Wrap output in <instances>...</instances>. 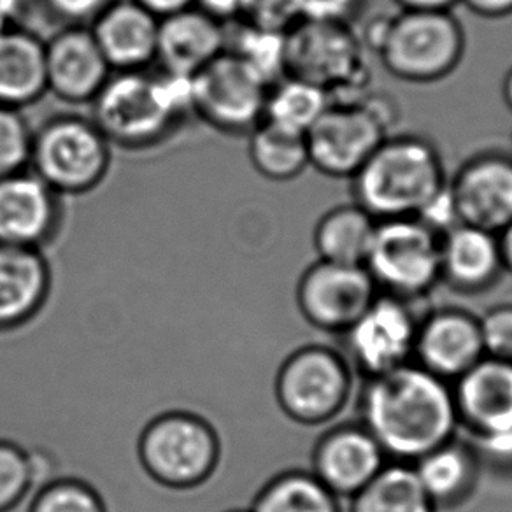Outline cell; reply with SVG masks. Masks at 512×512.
Listing matches in <instances>:
<instances>
[{
  "mask_svg": "<svg viewBox=\"0 0 512 512\" xmlns=\"http://www.w3.org/2000/svg\"><path fill=\"white\" fill-rule=\"evenodd\" d=\"M362 418L384 455L411 465L453 441L460 427L448 381L413 362L369 377Z\"/></svg>",
  "mask_w": 512,
  "mask_h": 512,
  "instance_id": "1",
  "label": "cell"
},
{
  "mask_svg": "<svg viewBox=\"0 0 512 512\" xmlns=\"http://www.w3.org/2000/svg\"><path fill=\"white\" fill-rule=\"evenodd\" d=\"M193 114L192 76L113 72L92 100V120L111 146L148 150L178 132Z\"/></svg>",
  "mask_w": 512,
  "mask_h": 512,
  "instance_id": "2",
  "label": "cell"
},
{
  "mask_svg": "<svg viewBox=\"0 0 512 512\" xmlns=\"http://www.w3.org/2000/svg\"><path fill=\"white\" fill-rule=\"evenodd\" d=\"M439 146L421 134L384 139L351 181V199L377 221L418 216L448 185Z\"/></svg>",
  "mask_w": 512,
  "mask_h": 512,
  "instance_id": "3",
  "label": "cell"
},
{
  "mask_svg": "<svg viewBox=\"0 0 512 512\" xmlns=\"http://www.w3.org/2000/svg\"><path fill=\"white\" fill-rule=\"evenodd\" d=\"M377 23L365 43L399 81L434 85L462 65L467 37L453 11L400 9Z\"/></svg>",
  "mask_w": 512,
  "mask_h": 512,
  "instance_id": "4",
  "label": "cell"
},
{
  "mask_svg": "<svg viewBox=\"0 0 512 512\" xmlns=\"http://www.w3.org/2000/svg\"><path fill=\"white\" fill-rule=\"evenodd\" d=\"M111 162L113 146L92 118L57 114L34 130L29 169L60 197L99 188Z\"/></svg>",
  "mask_w": 512,
  "mask_h": 512,
  "instance_id": "5",
  "label": "cell"
},
{
  "mask_svg": "<svg viewBox=\"0 0 512 512\" xmlns=\"http://www.w3.org/2000/svg\"><path fill=\"white\" fill-rule=\"evenodd\" d=\"M363 267L379 293L421 299L441 281V235L414 216L377 221Z\"/></svg>",
  "mask_w": 512,
  "mask_h": 512,
  "instance_id": "6",
  "label": "cell"
},
{
  "mask_svg": "<svg viewBox=\"0 0 512 512\" xmlns=\"http://www.w3.org/2000/svg\"><path fill=\"white\" fill-rule=\"evenodd\" d=\"M351 390L353 376L348 360L314 342H306L286 356L276 377L281 409L300 427L313 430L341 413Z\"/></svg>",
  "mask_w": 512,
  "mask_h": 512,
  "instance_id": "7",
  "label": "cell"
},
{
  "mask_svg": "<svg viewBox=\"0 0 512 512\" xmlns=\"http://www.w3.org/2000/svg\"><path fill=\"white\" fill-rule=\"evenodd\" d=\"M384 106L360 99L332 100L306 132L309 167L332 179H351L390 136Z\"/></svg>",
  "mask_w": 512,
  "mask_h": 512,
  "instance_id": "8",
  "label": "cell"
},
{
  "mask_svg": "<svg viewBox=\"0 0 512 512\" xmlns=\"http://www.w3.org/2000/svg\"><path fill=\"white\" fill-rule=\"evenodd\" d=\"M193 114L228 136L249 134L264 121L269 85L232 51L192 78Z\"/></svg>",
  "mask_w": 512,
  "mask_h": 512,
  "instance_id": "9",
  "label": "cell"
},
{
  "mask_svg": "<svg viewBox=\"0 0 512 512\" xmlns=\"http://www.w3.org/2000/svg\"><path fill=\"white\" fill-rule=\"evenodd\" d=\"M379 290L363 265H342L316 260L300 272L295 302L307 325L321 332L344 334Z\"/></svg>",
  "mask_w": 512,
  "mask_h": 512,
  "instance_id": "10",
  "label": "cell"
},
{
  "mask_svg": "<svg viewBox=\"0 0 512 512\" xmlns=\"http://www.w3.org/2000/svg\"><path fill=\"white\" fill-rule=\"evenodd\" d=\"M139 448L151 476L171 486L200 483L218 458V439L213 428L186 413L157 418L144 430Z\"/></svg>",
  "mask_w": 512,
  "mask_h": 512,
  "instance_id": "11",
  "label": "cell"
},
{
  "mask_svg": "<svg viewBox=\"0 0 512 512\" xmlns=\"http://www.w3.org/2000/svg\"><path fill=\"white\" fill-rule=\"evenodd\" d=\"M409 300L379 293L344 332L349 360L367 377L381 376L411 362L418 335Z\"/></svg>",
  "mask_w": 512,
  "mask_h": 512,
  "instance_id": "12",
  "label": "cell"
},
{
  "mask_svg": "<svg viewBox=\"0 0 512 512\" xmlns=\"http://www.w3.org/2000/svg\"><path fill=\"white\" fill-rule=\"evenodd\" d=\"M458 220L500 234L512 221V153L481 150L448 179Z\"/></svg>",
  "mask_w": 512,
  "mask_h": 512,
  "instance_id": "13",
  "label": "cell"
},
{
  "mask_svg": "<svg viewBox=\"0 0 512 512\" xmlns=\"http://www.w3.org/2000/svg\"><path fill=\"white\" fill-rule=\"evenodd\" d=\"M360 41L344 23L302 22L285 34V74L325 88L351 86L360 69Z\"/></svg>",
  "mask_w": 512,
  "mask_h": 512,
  "instance_id": "14",
  "label": "cell"
},
{
  "mask_svg": "<svg viewBox=\"0 0 512 512\" xmlns=\"http://www.w3.org/2000/svg\"><path fill=\"white\" fill-rule=\"evenodd\" d=\"M64 227L62 197L34 172L0 178V244L44 249Z\"/></svg>",
  "mask_w": 512,
  "mask_h": 512,
  "instance_id": "15",
  "label": "cell"
},
{
  "mask_svg": "<svg viewBox=\"0 0 512 512\" xmlns=\"http://www.w3.org/2000/svg\"><path fill=\"white\" fill-rule=\"evenodd\" d=\"M111 74L90 27H62L44 41L46 92L65 104H92Z\"/></svg>",
  "mask_w": 512,
  "mask_h": 512,
  "instance_id": "16",
  "label": "cell"
},
{
  "mask_svg": "<svg viewBox=\"0 0 512 512\" xmlns=\"http://www.w3.org/2000/svg\"><path fill=\"white\" fill-rule=\"evenodd\" d=\"M460 427L474 442L512 435V363L483 356L453 386Z\"/></svg>",
  "mask_w": 512,
  "mask_h": 512,
  "instance_id": "17",
  "label": "cell"
},
{
  "mask_svg": "<svg viewBox=\"0 0 512 512\" xmlns=\"http://www.w3.org/2000/svg\"><path fill=\"white\" fill-rule=\"evenodd\" d=\"M386 458L367 428L346 425L314 442L309 470L335 497L353 498L384 469Z\"/></svg>",
  "mask_w": 512,
  "mask_h": 512,
  "instance_id": "18",
  "label": "cell"
},
{
  "mask_svg": "<svg viewBox=\"0 0 512 512\" xmlns=\"http://www.w3.org/2000/svg\"><path fill=\"white\" fill-rule=\"evenodd\" d=\"M484 356L479 320L458 309H442L418 325L414 358L444 381L455 383Z\"/></svg>",
  "mask_w": 512,
  "mask_h": 512,
  "instance_id": "19",
  "label": "cell"
},
{
  "mask_svg": "<svg viewBox=\"0 0 512 512\" xmlns=\"http://www.w3.org/2000/svg\"><path fill=\"white\" fill-rule=\"evenodd\" d=\"M158 27L160 18L136 0H113L90 30L113 72H128L157 62Z\"/></svg>",
  "mask_w": 512,
  "mask_h": 512,
  "instance_id": "20",
  "label": "cell"
},
{
  "mask_svg": "<svg viewBox=\"0 0 512 512\" xmlns=\"http://www.w3.org/2000/svg\"><path fill=\"white\" fill-rule=\"evenodd\" d=\"M227 27L197 6L160 18L157 62L160 71L195 76L227 50Z\"/></svg>",
  "mask_w": 512,
  "mask_h": 512,
  "instance_id": "21",
  "label": "cell"
},
{
  "mask_svg": "<svg viewBox=\"0 0 512 512\" xmlns=\"http://www.w3.org/2000/svg\"><path fill=\"white\" fill-rule=\"evenodd\" d=\"M504 271L498 234L460 223L442 235L441 281L456 292H484Z\"/></svg>",
  "mask_w": 512,
  "mask_h": 512,
  "instance_id": "22",
  "label": "cell"
},
{
  "mask_svg": "<svg viewBox=\"0 0 512 512\" xmlns=\"http://www.w3.org/2000/svg\"><path fill=\"white\" fill-rule=\"evenodd\" d=\"M50 286V265L43 249L0 244V327L30 318Z\"/></svg>",
  "mask_w": 512,
  "mask_h": 512,
  "instance_id": "23",
  "label": "cell"
},
{
  "mask_svg": "<svg viewBox=\"0 0 512 512\" xmlns=\"http://www.w3.org/2000/svg\"><path fill=\"white\" fill-rule=\"evenodd\" d=\"M44 93V39L20 25L0 29V106L23 111Z\"/></svg>",
  "mask_w": 512,
  "mask_h": 512,
  "instance_id": "24",
  "label": "cell"
},
{
  "mask_svg": "<svg viewBox=\"0 0 512 512\" xmlns=\"http://www.w3.org/2000/svg\"><path fill=\"white\" fill-rule=\"evenodd\" d=\"M477 460L476 449L453 439L421 456L413 469L421 488L439 509L469 497L476 486Z\"/></svg>",
  "mask_w": 512,
  "mask_h": 512,
  "instance_id": "25",
  "label": "cell"
},
{
  "mask_svg": "<svg viewBox=\"0 0 512 512\" xmlns=\"http://www.w3.org/2000/svg\"><path fill=\"white\" fill-rule=\"evenodd\" d=\"M377 220L356 202L339 204L321 216L313 232L316 255L325 262L363 265L374 239Z\"/></svg>",
  "mask_w": 512,
  "mask_h": 512,
  "instance_id": "26",
  "label": "cell"
},
{
  "mask_svg": "<svg viewBox=\"0 0 512 512\" xmlns=\"http://www.w3.org/2000/svg\"><path fill=\"white\" fill-rule=\"evenodd\" d=\"M248 136L251 167L267 181L288 183L300 178L309 167L304 134L264 120Z\"/></svg>",
  "mask_w": 512,
  "mask_h": 512,
  "instance_id": "27",
  "label": "cell"
},
{
  "mask_svg": "<svg viewBox=\"0 0 512 512\" xmlns=\"http://www.w3.org/2000/svg\"><path fill=\"white\" fill-rule=\"evenodd\" d=\"M351 512H437V507L421 488L413 465L393 462L351 498Z\"/></svg>",
  "mask_w": 512,
  "mask_h": 512,
  "instance_id": "28",
  "label": "cell"
},
{
  "mask_svg": "<svg viewBox=\"0 0 512 512\" xmlns=\"http://www.w3.org/2000/svg\"><path fill=\"white\" fill-rule=\"evenodd\" d=\"M251 512H342L339 497L309 469L281 472L258 493Z\"/></svg>",
  "mask_w": 512,
  "mask_h": 512,
  "instance_id": "29",
  "label": "cell"
},
{
  "mask_svg": "<svg viewBox=\"0 0 512 512\" xmlns=\"http://www.w3.org/2000/svg\"><path fill=\"white\" fill-rule=\"evenodd\" d=\"M330 102L332 97L325 88L285 74L269 86L264 120L306 136Z\"/></svg>",
  "mask_w": 512,
  "mask_h": 512,
  "instance_id": "30",
  "label": "cell"
},
{
  "mask_svg": "<svg viewBox=\"0 0 512 512\" xmlns=\"http://www.w3.org/2000/svg\"><path fill=\"white\" fill-rule=\"evenodd\" d=\"M227 50L241 58L269 86L285 76V34L278 30L249 23L242 27L239 36L235 34V39L227 34Z\"/></svg>",
  "mask_w": 512,
  "mask_h": 512,
  "instance_id": "31",
  "label": "cell"
},
{
  "mask_svg": "<svg viewBox=\"0 0 512 512\" xmlns=\"http://www.w3.org/2000/svg\"><path fill=\"white\" fill-rule=\"evenodd\" d=\"M34 128L22 109L0 106V178L27 171Z\"/></svg>",
  "mask_w": 512,
  "mask_h": 512,
  "instance_id": "32",
  "label": "cell"
},
{
  "mask_svg": "<svg viewBox=\"0 0 512 512\" xmlns=\"http://www.w3.org/2000/svg\"><path fill=\"white\" fill-rule=\"evenodd\" d=\"M36 469L29 451L0 441V512L18 504L34 483Z\"/></svg>",
  "mask_w": 512,
  "mask_h": 512,
  "instance_id": "33",
  "label": "cell"
},
{
  "mask_svg": "<svg viewBox=\"0 0 512 512\" xmlns=\"http://www.w3.org/2000/svg\"><path fill=\"white\" fill-rule=\"evenodd\" d=\"M30 512H104V507L88 484L57 479L39 491Z\"/></svg>",
  "mask_w": 512,
  "mask_h": 512,
  "instance_id": "34",
  "label": "cell"
},
{
  "mask_svg": "<svg viewBox=\"0 0 512 512\" xmlns=\"http://www.w3.org/2000/svg\"><path fill=\"white\" fill-rule=\"evenodd\" d=\"M484 356L512 363V306L490 309L479 320Z\"/></svg>",
  "mask_w": 512,
  "mask_h": 512,
  "instance_id": "35",
  "label": "cell"
},
{
  "mask_svg": "<svg viewBox=\"0 0 512 512\" xmlns=\"http://www.w3.org/2000/svg\"><path fill=\"white\" fill-rule=\"evenodd\" d=\"M51 15L64 27H90L113 0H43Z\"/></svg>",
  "mask_w": 512,
  "mask_h": 512,
  "instance_id": "36",
  "label": "cell"
},
{
  "mask_svg": "<svg viewBox=\"0 0 512 512\" xmlns=\"http://www.w3.org/2000/svg\"><path fill=\"white\" fill-rule=\"evenodd\" d=\"M358 6L360 0H295V11L309 22L348 25Z\"/></svg>",
  "mask_w": 512,
  "mask_h": 512,
  "instance_id": "37",
  "label": "cell"
},
{
  "mask_svg": "<svg viewBox=\"0 0 512 512\" xmlns=\"http://www.w3.org/2000/svg\"><path fill=\"white\" fill-rule=\"evenodd\" d=\"M195 6L213 16L214 20L227 25L244 13L246 0H195Z\"/></svg>",
  "mask_w": 512,
  "mask_h": 512,
  "instance_id": "38",
  "label": "cell"
},
{
  "mask_svg": "<svg viewBox=\"0 0 512 512\" xmlns=\"http://www.w3.org/2000/svg\"><path fill=\"white\" fill-rule=\"evenodd\" d=\"M472 15L486 20H500L512 15V0H460Z\"/></svg>",
  "mask_w": 512,
  "mask_h": 512,
  "instance_id": "39",
  "label": "cell"
},
{
  "mask_svg": "<svg viewBox=\"0 0 512 512\" xmlns=\"http://www.w3.org/2000/svg\"><path fill=\"white\" fill-rule=\"evenodd\" d=\"M136 2L158 18L174 15L178 11L195 6V0H136Z\"/></svg>",
  "mask_w": 512,
  "mask_h": 512,
  "instance_id": "40",
  "label": "cell"
},
{
  "mask_svg": "<svg viewBox=\"0 0 512 512\" xmlns=\"http://www.w3.org/2000/svg\"><path fill=\"white\" fill-rule=\"evenodd\" d=\"M400 9L416 11H453L460 0H395Z\"/></svg>",
  "mask_w": 512,
  "mask_h": 512,
  "instance_id": "41",
  "label": "cell"
},
{
  "mask_svg": "<svg viewBox=\"0 0 512 512\" xmlns=\"http://www.w3.org/2000/svg\"><path fill=\"white\" fill-rule=\"evenodd\" d=\"M22 9L23 0H0V29L18 25Z\"/></svg>",
  "mask_w": 512,
  "mask_h": 512,
  "instance_id": "42",
  "label": "cell"
},
{
  "mask_svg": "<svg viewBox=\"0 0 512 512\" xmlns=\"http://www.w3.org/2000/svg\"><path fill=\"white\" fill-rule=\"evenodd\" d=\"M498 242H500L504 269L512 274V221L498 234Z\"/></svg>",
  "mask_w": 512,
  "mask_h": 512,
  "instance_id": "43",
  "label": "cell"
},
{
  "mask_svg": "<svg viewBox=\"0 0 512 512\" xmlns=\"http://www.w3.org/2000/svg\"><path fill=\"white\" fill-rule=\"evenodd\" d=\"M502 99L509 111H512V67L505 72L504 81H502Z\"/></svg>",
  "mask_w": 512,
  "mask_h": 512,
  "instance_id": "44",
  "label": "cell"
},
{
  "mask_svg": "<svg viewBox=\"0 0 512 512\" xmlns=\"http://www.w3.org/2000/svg\"><path fill=\"white\" fill-rule=\"evenodd\" d=\"M234 512H251V511H234Z\"/></svg>",
  "mask_w": 512,
  "mask_h": 512,
  "instance_id": "45",
  "label": "cell"
},
{
  "mask_svg": "<svg viewBox=\"0 0 512 512\" xmlns=\"http://www.w3.org/2000/svg\"><path fill=\"white\" fill-rule=\"evenodd\" d=\"M511 153H512V151H511Z\"/></svg>",
  "mask_w": 512,
  "mask_h": 512,
  "instance_id": "46",
  "label": "cell"
}]
</instances>
